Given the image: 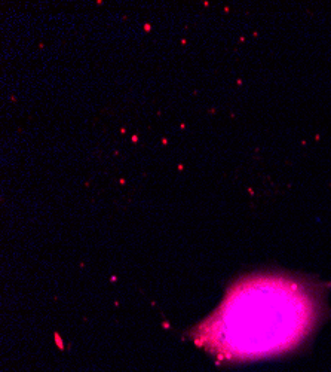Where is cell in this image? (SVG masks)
Here are the masks:
<instances>
[{"label":"cell","mask_w":331,"mask_h":372,"mask_svg":"<svg viewBox=\"0 0 331 372\" xmlns=\"http://www.w3.org/2000/svg\"><path fill=\"white\" fill-rule=\"evenodd\" d=\"M321 296L315 285L287 275H254L229 289L204 329L221 356L251 359L290 350L315 326Z\"/></svg>","instance_id":"obj_1"}]
</instances>
